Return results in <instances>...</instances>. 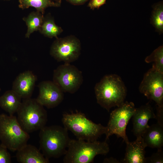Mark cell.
<instances>
[{
    "label": "cell",
    "instance_id": "cell-6",
    "mask_svg": "<svg viewBox=\"0 0 163 163\" xmlns=\"http://www.w3.org/2000/svg\"><path fill=\"white\" fill-rule=\"evenodd\" d=\"M30 138L29 133L22 128L16 117L0 114L1 144L14 152L27 144Z\"/></svg>",
    "mask_w": 163,
    "mask_h": 163
},
{
    "label": "cell",
    "instance_id": "cell-15",
    "mask_svg": "<svg viewBox=\"0 0 163 163\" xmlns=\"http://www.w3.org/2000/svg\"><path fill=\"white\" fill-rule=\"evenodd\" d=\"M16 157L20 163H48L46 158L35 146L27 144L17 151Z\"/></svg>",
    "mask_w": 163,
    "mask_h": 163
},
{
    "label": "cell",
    "instance_id": "cell-16",
    "mask_svg": "<svg viewBox=\"0 0 163 163\" xmlns=\"http://www.w3.org/2000/svg\"><path fill=\"white\" fill-rule=\"evenodd\" d=\"M147 146L158 149L163 145V125L157 122L149 126L142 136Z\"/></svg>",
    "mask_w": 163,
    "mask_h": 163
},
{
    "label": "cell",
    "instance_id": "cell-23",
    "mask_svg": "<svg viewBox=\"0 0 163 163\" xmlns=\"http://www.w3.org/2000/svg\"><path fill=\"white\" fill-rule=\"evenodd\" d=\"M145 163H163V152L162 149H158L157 151L150 157L145 158Z\"/></svg>",
    "mask_w": 163,
    "mask_h": 163
},
{
    "label": "cell",
    "instance_id": "cell-10",
    "mask_svg": "<svg viewBox=\"0 0 163 163\" xmlns=\"http://www.w3.org/2000/svg\"><path fill=\"white\" fill-rule=\"evenodd\" d=\"M140 93L163 108V73L152 67L145 74L139 87Z\"/></svg>",
    "mask_w": 163,
    "mask_h": 163
},
{
    "label": "cell",
    "instance_id": "cell-26",
    "mask_svg": "<svg viewBox=\"0 0 163 163\" xmlns=\"http://www.w3.org/2000/svg\"><path fill=\"white\" fill-rule=\"evenodd\" d=\"M71 4L75 5L83 4L89 0H66Z\"/></svg>",
    "mask_w": 163,
    "mask_h": 163
},
{
    "label": "cell",
    "instance_id": "cell-1",
    "mask_svg": "<svg viewBox=\"0 0 163 163\" xmlns=\"http://www.w3.org/2000/svg\"><path fill=\"white\" fill-rule=\"evenodd\" d=\"M94 91L97 103L108 112L112 107L122 104L126 95V89L123 82L116 74L103 77L96 84Z\"/></svg>",
    "mask_w": 163,
    "mask_h": 163
},
{
    "label": "cell",
    "instance_id": "cell-17",
    "mask_svg": "<svg viewBox=\"0 0 163 163\" xmlns=\"http://www.w3.org/2000/svg\"><path fill=\"white\" fill-rule=\"evenodd\" d=\"M22 99L12 90L7 91L0 96V107L9 115H13L19 107Z\"/></svg>",
    "mask_w": 163,
    "mask_h": 163
},
{
    "label": "cell",
    "instance_id": "cell-25",
    "mask_svg": "<svg viewBox=\"0 0 163 163\" xmlns=\"http://www.w3.org/2000/svg\"><path fill=\"white\" fill-rule=\"evenodd\" d=\"M106 0H91L88 5V6L92 9L98 8L105 3Z\"/></svg>",
    "mask_w": 163,
    "mask_h": 163
},
{
    "label": "cell",
    "instance_id": "cell-5",
    "mask_svg": "<svg viewBox=\"0 0 163 163\" xmlns=\"http://www.w3.org/2000/svg\"><path fill=\"white\" fill-rule=\"evenodd\" d=\"M17 113L18 122L28 133L40 130L47 121V112L36 99H23Z\"/></svg>",
    "mask_w": 163,
    "mask_h": 163
},
{
    "label": "cell",
    "instance_id": "cell-21",
    "mask_svg": "<svg viewBox=\"0 0 163 163\" xmlns=\"http://www.w3.org/2000/svg\"><path fill=\"white\" fill-rule=\"evenodd\" d=\"M151 21L156 30L161 34L163 32V4L162 2L153 6Z\"/></svg>",
    "mask_w": 163,
    "mask_h": 163
},
{
    "label": "cell",
    "instance_id": "cell-13",
    "mask_svg": "<svg viewBox=\"0 0 163 163\" xmlns=\"http://www.w3.org/2000/svg\"><path fill=\"white\" fill-rule=\"evenodd\" d=\"M37 80V76L32 71L24 72L19 74L14 80L12 90L22 99L30 98Z\"/></svg>",
    "mask_w": 163,
    "mask_h": 163
},
{
    "label": "cell",
    "instance_id": "cell-8",
    "mask_svg": "<svg viewBox=\"0 0 163 163\" xmlns=\"http://www.w3.org/2000/svg\"><path fill=\"white\" fill-rule=\"evenodd\" d=\"M83 81L82 72L70 63H65L54 71L53 81L63 92L75 93L79 89Z\"/></svg>",
    "mask_w": 163,
    "mask_h": 163
},
{
    "label": "cell",
    "instance_id": "cell-19",
    "mask_svg": "<svg viewBox=\"0 0 163 163\" xmlns=\"http://www.w3.org/2000/svg\"><path fill=\"white\" fill-rule=\"evenodd\" d=\"M44 17L43 14L38 11H33L27 17L23 18L27 26L25 37L29 38L34 31L39 30L43 23Z\"/></svg>",
    "mask_w": 163,
    "mask_h": 163
},
{
    "label": "cell",
    "instance_id": "cell-18",
    "mask_svg": "<svg viewBox=\"0 0 163 163\" xmlns=\"http://www.w3.org/2000/svg\"><path fill=\"white\" fill-rule=\"evenodd\" d=\"M18 2V7L20 8L24 9L33 7L43 14L46 8L58 7L61 4L52 0H19Z\"/></svg>",
    "mask_w": 163,
    "mask_h": 163
},
{
    "label": "cell",
    "instance_id": "cell-30",
    "mask_svg": "<svg viewBox=\"0 0 163 163\" xmlns=\"http://www.w3.org/2000/svg\"><path fill=\"white\" fill-rule=\"evenodd\" d=\"M0 91H1V88H0Z\"/></svg>",
    "mask_w": 163,
    "mask_h": 163
},
{
    "label": "cell",
    "instance_id": "cell-28",
    "mask_svg": "<svg viewBox=\"0 0 163 163\" xmlns=\"http://www.w3.org/2000/svg\"><path fill=\"white\" fill-rule=\"evenodd\" d=\"M54 1L61 4L62 0H53Z\"/></svg>",
    "mask_w": 163,
    "mask_h": 163
},
{
    "label": "cell",
    "instance_id": "cell-7",
    "mask_svg": "<svg viewBox=\"0 0 163 163\" xmlns=\"http://www.w3.org/2000/svg\"><path fill=\"white\" fill-rule=\"evenodd\" d=\"M136 109L133 102L126 101L112 111L106 126V140L115 134L117 137L122 138L126 143L129 141L126 133V127Z\"/></svg>",
    "mask_w": 163,
    "mask_h": 163
},
{
    "label": "cell",
    "instance_id": "cell-20",
    "mask_svg": "<svg viewBox=\"0 0 163 163\" xmlns=\"http://www.w3.org/2000/svg\"><path fill=\"white\" fill-rule=\"evenodd\" d=\"M39 32L45 36L50 38H56L63 31L61 27L56 25L53 19L50 16L44 18L39 30Z\"/></svg>",
    "mask_w": 163,
    "mask_h": 163
},
{
    "label": "cell",
    "instance_id": "cell-14",
    "mask_svg": "<svg viewBox=\"0 0 163 163\" xmlns=\"http://www.w3.org/2000/svg\"><path fill=\"white\" fill-rule=\"evenodd\" d=\"M126 146L123 163H145V151L147 147L142 137L136 138V140L126 143Z\"/></svg>",
    "mask_w": 163,
    "mask_h": 163
},
{
    "label": "cell",
    "instance_id": "cell-4",
    "mask_svg": "<svg viewBox=\"0 0 163 163\" xmlns=\"http://www.w3.org/2000/svg\"><path fill=\"white\" fill-rule=\"evenodd\" d=\"M62 121L64 127L78 139L94 142L106 132V126L94 123L81 112L64 113Z\"/></svg>",
    "mask_w": 163,
    "mask_h": 163
},
{
    "label": "cell",
    "instance_id": "cell-27",
    "mask_svg": "<svg viewBox=\"0 0 163 163\" xmlns=\"http://www.w3.org/2000/svg\"><path fill=\"white\" fill-rule=\"evenodd\" d=\"M104 163H119V161L116 158L113 157L105 158L104 161Z\"/></svg>",
    "mask_w": 163,
    "mask_h": 163
},
{
    "label": "cell",
    "instance_id": "cell-3",
    "mask_svg": "<svg viewBox=\"0 0 163 163\" xmlns=\"http://www.w3.org/2000/svg\"><path fill=\"white\" fill-rule=\"evenodd\" d=\"M68 131L58 125L45 126L40 130V148L46 158H58L65 154L70 139Z\"/></svg>",
    "mask_w": 163,
    "mask_h": 163
},
{
    "label": "cell",
    "instance_id": "cell-29",
    "mask_svg": "<svg viewBox=\"0 0 163 163\" xmlns=\"http://www.w3.org/2000/svg\"><path fill=\"white\" fill-rule=\"evenodd\" d=\"M4 0V1H10L11 0Z\"/></svg>",
    "mask_w": 163,
    "mask_h": 163
},
{
    "label": "cell",
    "instance_id": "cell-2",
    "mask_svg": "<svg viewBox=\"0 0 163 163\" xmlns=\"http://www.w3.org/2000/svg\"><path fill=\"white\" fill-rule=\"evenodd\" d=\"M107 140L101 142L70 139L64 155L65 163H90L98 155H105L109 152Z\"/></svg>",
    "mask_w": 163,
    "mask_h": 163
},
{
    "label": "cell",
    "instance_id": "cell-24",
    "mask_svg": "<svg viewBox=\"0 0 163 163\" xmlns=\"http://www.w3.org/2000/svg\"><path fill=\"white\" fill-rule=\"evenodd\" d=\"M11 162L10 154L8 149L5 146L0 145V163H11Z\"/></svg>",
    "mask_w": 163,
    "mask_h": 163
},
{
    "label": "cell",
    "instance_id": "cell-11",
    "mask_svg": "<svg viewBox=\"0 0 163 163\" xmlns=\"http://www.w3.org/2000/svg\"><path fill=\"white\" fill-rule=\"evenodd\" d=\"M39 95L36 98L42 105L48 108L55 107L63 99V92L53 81L41 82L38 85Z\"/></svg>",
    "mask_w": 163,
    "mask_h": 163
},
{
    "label": "cell",
    "instance_id": "cell-12",
    "mask_svg": "<svg viewBox=\"0 0 163 163\" xmlns=\"http://www.w3.org/2000/svg\"><path fill=\"white\" fill-rule=\"evenodd\" d=\"M134 135L138 138L142 137L149 126L148 122L150 119H156V115L151 105L148 103L140 107L136 108L133 117Z\"/></svg>",
    "mask_w": 163,
    "mask_h": 163
},
{
    "label": "cell",
    "instance_id": "cell-22",
    "mask_svg": "<svg viewBox=\"0 0 163 163\" xmlns=\"http://www.w3.org/2000/svg\"><path fill=\"white\" fill-rule=\"evenodd\" d=\"M148 63L153 62L152 67L163 73V46H161L155 50L145 59Z\"/></svg>",
    "mask_w": 163,
    "mask_h": 163
},
{
    "label": "cell",
    "instance_id": "cell-9",
    "mask_svg": "<svg viewBox=\"0 0 163 163\" xmlns=\"http://www.w3.org/2000/svg\"><path fill=\"white\" fill-rule=\"evenodd\" d=\"M81 50L79 40L74 36L56 38L50 49V54L58 61L69 63L76 60Z\"/></svg>",
    "mask_w": 163,
    "mask_h": 163
}]
</instances>
